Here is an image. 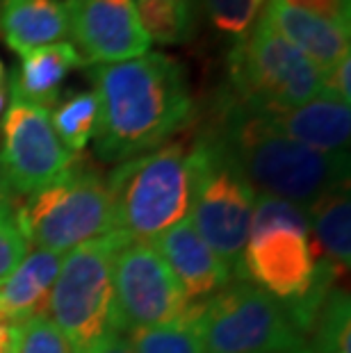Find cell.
<instances>
[{"label":"cell","mask_w":351,"mask_h":353,"mask_svg":"<svg viewBox=\"0 0 351 353\" xmlns=\"http://www.w3.org/2000/svg\"><path fill=\"white\" fill-rule=\"evenodd\" d=\"M7 103H10V92H7L5 87H0V119H3V114H5Z\"/></svg>","instance_id":"obj_31"},{"label":"cell","mask_w":351,"mask_h":353,"mask_svg":"<svg viewBox=\"0 0 351 353\" xmlns=\"http://www.w3.org/2000/svg\"><path fill=\"white\" fill-rule=\"evenodd\" d=\"M322 89L324 71L260 19L228 52L226 94L251 112L294 110Z\"/></svg>","instance_id":"obj_5"},{"label":"cell","mask_w":351,"mask_h":353,"mask_svg":"<svg viewBox=\"0 0 351 353\" xmlns=\"http://www.w3.org/2000/svg\"><path fill=\"white\" fill-rule=\"evenodd\" d=\"M135 10L151 41L178 46L197 34V0H135Z\"/></svg>","instance_id":"obj_20"},{"label":"cell","mask_w":351,"mask_h":353,"mask_svg":"<svg viewBox=\"0 0 351 353\" xmlns=\"http://www.w3.org/2000/svg\"><path fill=\"white\" fill-rule=\"evenodd\" d=\"M14 219L26 244L53 253H69L117 230L106 178L78 162L57 183L23 196Z\"/></svg>","instance_id":"obj_6"},{"label":"cell","mask_w":351,"mask_h":353,"mask_svg":"<svg viewBox=\"0 0 351 353\" xmlns=\"http://www.w3.org/2000/svg\"><path fill=\"white\" fill-rule=\"evenodd\" d=\"M17 353H76L59 328L46 317L21 324Z\"/></svg>","instance_id":"obj_24"},{"label":"cell","mask_w":351,"mask_h":353,"mask_svg":"<svg viewBox=\"0 0 351 353\" xmlns=\"http://www.w3.org/2000/svg\"><path fill=\"white\" fill-rule=\"evenodd\" d=\"M205 353H290L305 335L290 305L249 281H230L203 307Z\"/></svg>","instance_id":"obj_8"},{"label":"cell","mask_w":351,"mask_h":353,"mask_svg":"<svg viewBox=\"0 0 351 353\" xmlns=\"http://www.w3.org/2000/svg\"><path fill=\"white\" fill-rule=\"evenodd\" d=\"M310 219V232L319 255L331 262L338 272H347L351 265V201L349 180L324 196H319L305 210Z\"/></svg>","instance_id":"obj_18"},{"label":"cell","mask_w":351,"mask_h":353,"mask_svg":"<svg viewBox=\"0 0 351 353\" xmlns=\"http://www.w3.org/2000/svg\"><path fill=\"white\" fill-rule=\"evenodd\" d=\"M126 242L128 237L114 230L62 260L48 312L76 353L114 330V260Z\"/></svg>","instance_id":"obj_7"},{"label":"cell","mask_w":351,"mask_h":353,"mask_svg":"<svg viewBox=\"0 0 351 353\" xmlns=\"http://www.w3.org/2000/svg\"><path fill=\"white\" fill-rule=\"evenodd\" d=\"M0 169L14 196H28L57 183L78 155L66 151L50 123V110L10 96L0 119Z\"/></svg>","instance_id":"obj_9"},{"label":"cell","mask_w":351,"mask_h":353,"mask_svg":"<svg viewBox=\"0 0 351 353\" xmlns=\"http://www.w3.org/2000/svg\"><path fill=\"white\" fill-rule=\"evenodd\" d=\"M99 99L94 151L103 162H126L171 141L194 119V99L181 62L144 52L92 69Z\"/></svg>","instance_id":"obj_1"},{"label":"cell","mask_w":351,"mask_h":353,"mask_svg":"<svg viewBox=\"0 0 351 353\" xmlns=\"http://www.w3.org/2000/svg\"><path fill=\"white\" fill-rule=\"evenodd\" d=\"M312 353H351V305L345 290L333 288L312 321Z\"/></svg>","instance_id":"obj_22"},{"label":"cell","mask_w":351,"mask_h":353,"mask_svg":"<svg viewBox=\"0 0 351 353\" xmlns=\"http://www.w3.org/2000/svg\"><path fill=\"white\" fill-rule=\"evenodd\" d=\"M0 37L19 55L69 37V17L59 0H0Z\"/></svg>","instance_id":"obj_17"},{"label":"cell","mask_w":351,"mask_h":353,"mask_svg":"<svg viewBox=\"0 0 351 353\" xmlns=\"http://www.w3.org/2000/svg\"><path fill=\"white\" fill-rule=\"evenodd\" d=\"M99 121V99L94 92H71L50 112V123L66 151L80 155L94 137Z\"/></svg>","instance_id":"obj_21"},{"label":"cell","mask_w":351,"mask_h":353,"mask_svg":"<svg viewBox=\"0 0 351 353\" xmlns=\"http://www.w3.org/2000/svg\"><path fill=\"white\" fill-rule=\"evenodd\" d=\"M21 326L0 321V353H17Z\"/></svg>","instance_id":"obj_29"},{"label":"cell","mask_w":351,"mask_h":353,"mask_svg":"<svg viewBox=\"0 0 351 353\" xmlns=\"http://www.w3.org/2000/svg\"><path fill=\"white\" fill-rule=\"evenodd\" d=\"M210 23L223 34L242 37L256 23L265 0H197Z\"/></svg>","instance_id":"obj_23"},{"label":"cell","mask_w":351,"mask_h":353,"mask_svg":"<svg viewBox=\"0 0 351 353\" xmlns=\"http://www.w3.org/2000/svg\"><path fill=\"white\" fill-rule=\"evenodd\" d=\"M260 117H265L290 139L308 148L322 153H349L351 110L347 103L331 99L326 94H319L294 110L267 112Z\"/></svg>","instance_id":"obj_14"},{"label":"cell","mask_w":351,"mask_h":353,"mask_svg":"<svg viewBox=\"0 0 351 353\" xmlns=\"http://www.w3.org/2000/svg\"><path fill=\"white\" fill-rule=\"evenodd\" d=\"M62 260V253L28 251L17 269L0 281V321L21 326L30 319L46 317Z\"/></svg>","instance_id":"obj_15"},{"label":"cell","mask_w":351,"mask_h":353,"mask_svg":"<svg viewBox=\"0 0 351 353\" xmlns=\"http://www.w3.org/2000/svg\"><path fill=\"white\" fill-rule=\"evenodd\" d=\"M322 94L338 99L342 103H351V55L340 59L331 71L324 73V89Z\"/></svg>","instance_id":"obj_27"},{"label":"cell","mask_w":351,"mask_h":353,"mask_svg":"<svg viewBox=\"0 0 351 353\" xmlns=\"http://www.w3.org/2000/svg\"><path fill=\"white\" fill-rule=\"evenodd\" d=\"M69 34L92 64H117L151 50L135 0H66Z\"/></svg>","instance_id":"obj_11"},{"label":"cell","mask_w":351,"mask_h":353,"mask_svg":"<svg viewBox=\"0 0 351 353\" xmlns=\"http://www.w3.org/2000/svg\"><path fill=\"white\" fill-rule=\"evenodd\" d=\"M258 19L265 21L276 34L292 43L297 50H301L324 73L331 71L351 50L349 30H342L315 14L299 10L285 0H265Z\"/></svg>","instance_id":"obj_13"},{"label":"cell","mask_w":351,"mask_h":353,"mask_svg":"<svg viewBox=\"0 0 351 353\" xmlns=\"http://www.w3.org/2000/svg\"><path fill=\"white\" fill-rule=\"evenodd\" d=\"M285 3L299 7V10L315 14V17L328 21L342 30H351V0H285Z\"/></svg>","instance_id":"obj_26"},{"label":"cell","mask_w":351,"mask_h":353,"mask_svg":"<svg viewBox=\"0 0 351 353\" xmlns=\"http://www.w3.org/2000/svg\"><path fill=\"white\" fill-rule=\"evenodd\" d=\"M203 307L205 301H197L176 321L128 330L126 337L130 340L135 353H205Z\"/></svg>","instance_id":"obj_19"},{"label":"cell","mask_w":351,"mask_h":353,"mask_svg":"<svg viewBox=\"0 0 351 353\" xmlns=\"http://www.w3.org/2000/svg\"><path fill=\"white\" fill-rule=\"evenodd\" d=\"M210 128L253 190L267 196L308 210L349 180V153H322L299 144L228 94L219 96Z\"/></svg>","instance_id":"obj_2"},{"label":"cell","mask_w":351,"mask_h":353,"mask_svg":"<svg viewBox=\"0 0 351 353\" xmlns=\"http://www.w3.org/2000/svg\"><path fill=\"white\" fill-rule=\"evenodd\" d=\"M290 353H312V349L305 344V347H301V349H294V351H290Z\"/></svg>","instance_id":"obj_33"},{"label":"cell","mask_w":351,"mask_h":353,"mask_svg":"<svg viewBox=\"0 0 351 353\" xmlns=\"http://www.w3.org/2000/svg\"><path fill=\"white\" fill-rule=\"evenodd\" d=\"M0 87H5V66H3V59H0Z\"/></svg>","instance_id":"obj_32"},{"label":"cell","mask_w":351,"mask_h":353,"mask_svg":"<svg viewBox=\"0 0 351 353\" xmlns=\"http://www.w3.org/2000/svg\"><path fill=\"white\" fill-rule=\"evenodd\" d=\"M87 62L69 41L50 43L21 55L19 69L10 78V96L41 108L57 103L59 87L71 71L82 69Z\"/></svg>","instance_id":"obj_16"},{"label":"cell","mask_w":351,"mask_h":353,"mask_svg":"<svg viewBox=\"0 0 351 353\" xmlns=\"http://www.w3.org/2000/svg\"><path fill=\"white\" fill-rule=\"evenodd\" d=\"M190 305L158 246L128 239L114 260V330L128 333L169 324Z\"/></svg>","instance_id":"obj_10"},{"label":"cell","mask_w":351,"mask_h":353,"mask_svg":"<svg viewBox=\"0 0 351 353\" xmlns=\"http://www.w3.org/2000/svg\"><path fill=\"white\" fill-rule=\"evenodd\" d=\"M192 210L190 219L205 244L219 255L233 276L249 242L258 192L242 176L212 128L190 146Z\"/></svg>","instance_id":"obj_4"},{"label":"cell","mask_w":351,"mask_h":353,"mask_svg":"<svg viewBox=\"0 0 351 353\" xmlns=\"http://www.w3.org/2000/svg\"><path fill=\"white\" fill-rule=\"evenodd\" d=\"M153 244L192 303L208 301L233 281V272L205 244L190 216L160 235Z\"/></svg>","instance_id":"obj_12"},{"label":"cell","mask_w":351,"mask_h":353,"mask_svg":"<svg viewBox=\"0 0 351 353\" xmlns=\"http://www.w3.org/2000/svg\"><path fill=\"white\" fill-rule=\"evenodd\" d=\"M117 230L155 242L190 216L192 164L188 141L171 139L155 151L121 162L106 178Z\"/></svg>","instance_id":"obj_3"},{"label":"cell","mask_w":351,"mask_h":353,"mask_svg":"<svg viewBox=\"0 0 351 353\" xmlns=\"http://www.w3.org/2000/svg\"><path fill=\"white\" fill-rule=\"evenodd\" d=\"M12 208H0V281L10 276L28 253V244L17 226Z\"/></svg>","instance_id":"obj_25"},{"label":"cell","mask_w":351,"mask_h":353,"mask_svg":"<svg viewBox=\"0 0 351 353\" xmlns=\"http://www.w3.org/2000/svg\"><path fill=\"white\" fill-rule=\"evenodd\" d=\"M17 196L12 194L10 190V185H7V180H5V174H3V169H0V208H5V205H14V201Z\"/></svg>","instance_id":"obj_30"},{"label":"cell","mask_w":351,"mask_h":353,"mask_svg":"<svg viewBox=\"0 0 351 353\" xmlns=\"http://www.w3.org/2000/svg\"><path fill=\"white\" fill-rule=\"evenodd\" d=\"M80 353H135L130 340L126 337V333H119V330H110L103 337H99L96 342H92L85 351Z\"/></svg>","instance_id":"obj_28"}]
</instances>
